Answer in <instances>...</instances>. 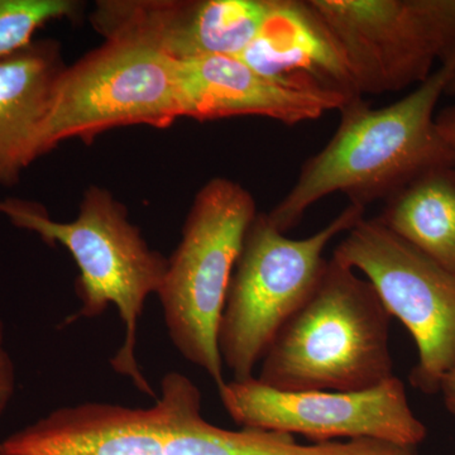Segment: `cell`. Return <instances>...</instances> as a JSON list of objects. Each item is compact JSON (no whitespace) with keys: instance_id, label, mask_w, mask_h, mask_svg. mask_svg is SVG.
Listing matches in <instances>:
<instances>
[{"instance_id":"cell-8","label":"cell","mask_w":455,"mask_h":455,"mask_svg":"<svg viewBox=\"0 0 455 455\" xmlns=\"http://www.w3.org/2000/svg\"><path fill=\"white\" fill-rule=\"evenodd\" d=\"M333 257L361 272L414 338L419 363L412 386L439 391L455 366V277L376 218L350 228Z\"/></svg>"},{"instance_id":"cell-14","label":"cell","mask_w":455,"mask_h":455,"mask_svg":"<svg viewBox=\"0 0 455 455\" xmlns=\"http://www.w3.org/2000/svg\"><path fill=\"white\" fill-rule=\"evenodd\" d=\"M236 57L265 76L309 77L350 99L361 97L340 47L309 0H276L259 35Z\"/></svg>"},{"instance_id":"cell-4","label":"cell","mask_w":455,"mask_h":455,"mask_svg":"<svg viewBox=\"0 0 455 455\" xmlns=\"http://www.w3.org/2000/svg\"><path fill=\"white\" fill-rule=\"evenodd\" d=\"M257 214L247 188L227 178L209 180L194 199L157 292L173 346L218 388L226 382L218 347L221 314Z\"/></svg>"},{"instance_id":"cell-11","label":"cell","mask_w":455,"mask_h":455,"mask_svg":"<svg viewBox=\"0 0 455 455\" xmlns=\"http://www.w3.org/2000/svg\"><path fill=\"white\" fill-rule=\"evenodd\" d=\"M179 64L187 118L199 122L260 116L296 125L352 100L309 77L265 76L238 57L209 56Z\"/></svg>"},{"instance_id":"cell-5","label":"cell","mask_w":455,"mask_h":455,"mask_svg":"<svg viewBox=\"0 0 455 455\" xmlns=\"http://www.w3.org/2000/svg\"><path fill=\"white\" fill-rule=\"evenodd\" d=\"M349 204L331 223L305 238H290L257 214L248 228L221 314L218 347L235 381L252 379L284 323L315 289L326 247L364 217Z\"/></svg>"},{"instance_id":"cell-16","label":"cell","mask_w":455,"mask_h":455,"mask_svg":"<svg viewBox=\"0 0 455 455\" xmlns=\"http://www.w3.org/2000/svg\"><path fill=\"white\" fill-rule=\"evenodd\" d=\"M82 8L74 0H0V59L31 44L47 22L76 16Z\"/></svg>"},{"instance_id":"cell-9","label":"cell","mask_w":455,"mask_h":455,"mask_svg":"<svg viewBox=\"0 0 455 455\" xmlns=\"http://www.w3.org/2000/svg\"><path fill=\"white\" fill-rule=\"evenodd\" d=\"M221 405L239 427L301 435L314 443L372 439L415 448L427 427L410 407L396 376L367 390L280 391L252 377L218 388Z\"/></svg>"},{"instance_id":"cell-17","label":"cell","mask_w":455,"mask_h":455,"mask_svg":"<svg viewBox=\"0 0 455 455\" xmlns=\"http://www.w3.org/2000/svg\"><path fill=\"white\" fill-rule=\"evenodd\" d=\"M16 392V370L4 347V324L0 320V419L7 411Z\"/></svg>"},{"instance_id":"cell-3","label":"cell","mask_w":455,"mask_h":455,"mask_svg":"<svg viewBox=\"0 0 455 455\" xmlns=\"http://www.w3.org/2000/svg\"><path fill=\"white\" fill-rule=\"evenodd\" d=\"M0 214L70 252L80 272L75 283L80 309L66 323L94 319L114 305L124 326V341L110 364L140 392L156 397L137 363V331L147 299L157 295L163 284L169 259L149 248L140 228L128 220L127 208L107 188L90 187L70 223L53 220L41 204L14 197L0 200Z\"/></svg>"},{"instance_id":"cell-10","label":"cell","mask_w":455,"mask_h":455,"mask_svg":"<svg viewBox=\"0 0 455 455\" xmlns=\"http://www.w3.org/2000/svg\"><path fill=\"white\" fill-rule=\"evenodd\" d=\"M276 0H101L92 23L104 38L152 44L175 61L241 55Z\"/></svg>"},{"instance_id":"cell-20","label":"cell","mask_w":455,"mask_h":455,"mask_svg":"<svg viewBox=\"0 0 455 455\" xmlns=\"http://www.w3.org/2000/svg\"><path fill=\"white\" fill-rule=\"evenodd\" d=\"M444 94H447L449 97L455 99V73L453 74V76H451V79L449 80L447 88H445Z\"/></svg>"},{"instance_id":"cell-7","label":"cell","mask_w":455,"mask_h":455,"mask_svg":"<svg viewBox=\"0 0 455 455\" xmlns=\"http://www.w3.org/2000/svg\"><path fill=\"white\" fill-rule=\"evenodd\" d=\"M337 41L358 94L420 85L455 61V0H309Z\"/></svg>"},{"instance_id":"cell-12","label":"cell","mask_w":455,"mask_h":455,"mask_svg":"<svg viewBox=\"0 0 455 455\" xmlns=\"http://www.w3.org/2000/svg\"><path fill=\"white\" fill-rule=\"evenodd\" d=\"M164 418L163 455H418L415 448L372 439L299 444L290 434L228 430L202 412V392L185 374L169 372L157 398Z\"/></svg>"},{"instance_id":"cell-13","label":"cell","mask_w":455,"mask_h":455,"mask_svg":"<svg viewBox=\"0 0 455 455\" xmlns=\"http://www.w3.org/2000/svg\"><path fill=\"white\" fill-rule=\"evenodd\" d=\"M66 65L55 40L33 41L0 59V185L12 188L41 157L40 142Z\"/></svg>"},{"instance_id":"cell-2","label":"cell","mask_w":455,"mask_h":455,"mask_svg":"<svg viewBox=\"0 0 455 455\" xmlns=\"http://www.w3.org/2000/svg\"><path fill=\"white\" fill-rule=\"evenodd\" d=\"M391 317L372 283L331 257L272 341L257 379L290 392L374 387L395 376Z\"/></svg>"},{"instance_id":"cell-15","label":"cell","mask_w":455,"mask_h":455,"mask_svg":"<svg viewBox=\"0 0 455 455\" xmlns=\"http://www.w3.org/2000/svg\"><path fill=\"white\" fill-rule=\"evenodd\" d=\"M385 203L376 220L455 277V167L425 173Z\"/></svg>"},{"instance_id":"cell-1","label":"cell","mask_w":455,"mask_h":455,"mask_svg":"<svg viewBox=\"0 0 455 455\" xmlns=\"http://www.w3.org/2000/svg\"><path fill=\"white\" fill-rule=\"evenodd\" d=\"M454 73L455 61L439 66L390 106L372 108L362 97L344 104L331 139L302 164L289 193L267 212L272 224L287 233L314 204L337 193L366 209L387 202L430 171L454 167L435 122L436 106Z\"/></svg>"},{"instance_id":"cell-6","label":"cell","mask_w":455,"mask_h":455,"mask_svg":"<svg viewBox=\"0 0 455 455\" xmlns=\"http://www.w3.org/2000/svg\"><path fill=\"white\" fill-rule=\"evenodd\" d=\"M180 118H187V104L179 61L143 41L108 38L60 75L41 156L65 140L90 145L114 128L164 130Z\"/></svg>"},{"instance_id":"cell-18","label":"cell","mask_w":455,"mask_h":455,"mask_svg":"<svg viewBox=\"0 0 455 455\" xmlns=\"http://www.w3.org/2000/svg\"><path fill=\"white\" fill-rule=\"evenodd\" d=\"M435 122L436 127H438L440 134L451 148L455 161V104L436 113Z\"/></svg>"},{"instance_id":"cell-19","label":"cell","mask_w":455,"mask_h":455,"mask_svg":"<svg viewBox=\"0 0 455 455\" xmlns=\"http://www.w3.org/2000/svg\"><path fill=\"white\" fill-rule=\"evenodd\" d=\"M439 391L443 392L445 406L448 407L451 414L455 415V366L451 368V372L443 379Z\"/></svg>"}]
</instances>
